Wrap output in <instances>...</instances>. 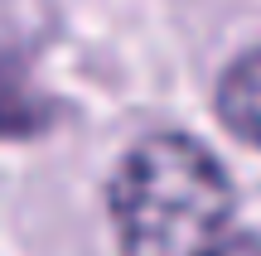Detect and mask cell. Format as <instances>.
<instances>
[{
  "mask_svg": "<svg viewBox=\"0 0 261 256\" xmlns=\"http://www.w3.org/2000/svg\"><path fill=\"white\" fill-rule=\"evenodd\" d=\"M218 116L237 140L261 150V48L237 58L218 82Z\"/></svg>",
  "mask_w": 261,
  "mask_h": 256,
  "instance_id": "cell-2",
  "label": "cell"
},
{
  "mask_svg": "<svg viewBox=\"0 0 261 256\" xmlns=\"http://www.w3.org/2000/svg\"><path fill=\"white\" fill-rule=\"evenodd\" d=\"M54 126V102L34 92L24 68L0 53V140H24Z\"/></svg>",
  "mask_w": 261,
  "mask_h": 256,
  "instance_id": "cell-3",
  "label": "cell"
},
{
  "mask_svg": "<svg viewBox=\"0 0 261 256\" xmlns=\"http://www.w3.org/2000/svg\"><path fill=\"white\" fill-rule=\"evenodd\" d=\"M203 256H261V237H223L213 251Z\"/></svg>",
  "mask_w": 261,
  "mask_h": 256,
  "instance_id": "cell-4",
  "label": "cell"
},
{
  "mask_svg": "<svg viewBox=\"0 0 261 256\" xmlns=\"http://www.w3.org/2000/svg\"><path fill=\"white\" fill-rule=\"evenodd\" d=\"M107 203L126 256H203L227 232L232 184L189 135H150L121 160Z\"/></svg>",
  "mask_w": 261,
  "mask_h": 256,
  "instance_id": "cell-1",
  "label": "cell"
}]
</instances>
